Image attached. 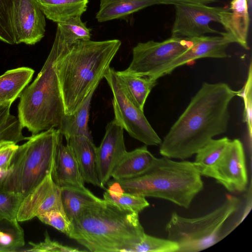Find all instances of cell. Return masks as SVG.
<instances>
[{
    "label": "cell",
    "mask_w": 252,
    "mask_h": 252,
    "mask_svg": "<svg viewBox=\"0 0 252 252\" xmlns=\"http://www.w3.org/2000/svg\"><path fill=\"white\" fill-rule=\"evenodd\" d=\"M104 78L113 94L114 119L131 137L145 145H159L162 140L118 79L116 70L110 67Z\"/></svg>",
    "instance_id": "ba28073f"
},
{
    "label": "cell",
    "mask_w": 252,
    "mask_h": 252,
    "mask_svg": "<svg viewBox=\"0 0 252 252\" xmlns=\"http://www.w3.org/2000/svg\"><path fill=\"white\" fill-rule=\"evenodd\" d=\"M52 210L64 213L61 197V188L48 175L21 201L17 215L18 221L23 222L37 217Z\"/></svg>",
    "instance_id": "7c38bea8"
},
{
    "label": "cell",
    "mask_w": 252,
    "mask_h": 252,
    "mask_svg": "<svg viewBox=\"0 0 252 252\" xmlns=\"http://www.w3.org/2000/svg\"><path fill=\"white\" fill-rule=\"evenodd\" d=\"M23 199L21 195L5 191L0 187V221L17 220V213Z\"/></svg>",
    "instance_id": "4dcf8cb0"
},
{
    "label": "cell",
    "mask_w": 252,
    "mask_h": 252,
    "mask_svg": "<svg viewBox=\"0 0 252 252\" xmlns=\"http://www.w3.org/2000/svg\"><path fill=\"white\" fill-rule=\"evenodd\" d=\"M230 192L246 190L248 177L243 145L238 139L230 140L210 175Z\"/></svg>",
    "instance_id": "8fae6325"
},
{
    "label": "cell",
    "mask_w": 252,
    "mask_h": 252,
    "mask_svg": "<svg viewBox=\"0 0 252 252\" xmlns=\"http://www.w3.org/2000/svg\"><path fill=\"white\" fill-rule=\"evenodd\" d=\"M81 17H73L57 24V31L66 44H71L78 40L88 41L91 39V29L82 22Z\"/></svg>",
    "instance_id": "83f0119b"
},
{
    "label": "cell",
    "mask_w": 252,
    "mask_h": 252,
    "mask_svg": "<svg viewBox=\"0 0 252 252\" xmlns=\"http://www.w3.org/2000/svg\"><path fill=\"white\" fill-rule=\"evenodd\" d=\"M44 239L38 243L29 242L30 247L21 249L19 252H78L83 251L77 248L63 245L59 242L52 240L47 231L44 233Z\"/></svg>",
    "instance_id": "e575fe53"
},
{
    "label": "cell",
    "mask_w": 252,
    "mask_h": 252,
    "mask_svg": "<svg viewBox=\"0 0 252 252\" xmlns=\"http://www.w3.org/2000/svg\"><path fill=\"white\" fill-rule=\"evenodd\" d=\"M18 145L12 142L0 144V167L8 170Z\"/></svg>",
    "instance_id": "d590c367"
},
{
    "label": "cell",
    "mask_w": 252,
    "mask_h": 252,
    "mask_svg": "<svg viewBox=\"0 0 252 252\" xmlns=\"http://www.w3.org/2000/svg\"><path fill=\"white\" fill-rule=\"evenodd\" d=\"M105 128L104 136L96 150L97 174L102 189L105 188L114 169L127 152L121 126L114 119Z\"/></svg>",
    "instance_id": "5bb4252c"
},
{
    "label": "cell",
    "mask_w": 252,
    "mask_h": 252,
    "mask_svg": "<svg viewBox=\"0 0 252 252\" xmlns=\"http://www.w3.org/2000/svg\"><path fill=\"white\" fill-rule=\"evenodd\" d=\"M194 39L171 37L160 42L149 40L138 43L133 48L132 59L126 70L152 78L160 68L190 47Z\"/></svg>",
    "instance_id": "9c48e42d"
},
{
    "label": "cell",
    "mask_w": 252,
    "mask_h": 252,
    "mask_svg": "<svg viewBox=\"0 0 252 252\" xmlns=\"http://www.w3.org/2000/svg\"><path fill=\"white\" fill-rule=\"evenodd\" d=\"M16 0H0V40L15 44L13 12Z\"/></svg>",
    "instance_id": "f1b7e54d"
},
{
    "label": "cell",
    "mask_w": 252,
    "mask_h": 252,
    "mask_svg": "<svg viewBox=\"0 0 252 252\" xmlns=\"http://www.w3.org/2000/svg\"><path fill=\"white\" fill-rule=\"evenodd\" d=\"M0 252H1L0 249Z\"/></svg>",
    "instance_id": "b9f144b4"
},
{
    "label": "cell",
    "mask_w": 252,
    "mask_h": 252,
    "mask_svg": "<svg viewBox=\"0 0 252 252\" xmlns=\"http://www.w3.org/2000/svg\"><path fill=\"white\" fill-rule=\"evenodd\" d=\"M22 129L18 119L10 114L7 120L0 126V144L3 142L17 144L27 140L28 137L23 135Z\"/></svg>",
    "instance_id": "1f68e13d"
},
{
    "label": "cell",
    "mask_w": 252,
    "mask_h": 252,
    "mask_svg": "<svg viewBox=\"0 0 252 252\" xmlns=\"http://www.w3.org/2000/svg\"><path fill=\"white\" fill-rule=\"evenodd\" d=\"M61 188L63 210L71 222L86 207L101 199L95 196L85 187Z\"/></svg>",
    "instance_id": "cb8c5ba5"
},
{
    "label": "cell",
    "mask_w": 252,
    "mask_h": 252,
    "mask_svg": "<svg viewBox=\"0 0 252 252\" xmlns=\"http://www.w3.org/2000/svg\"><path fill=\"white\" fill-rule=\"evenodd\" d=\"M240 204L239 198L228 195L221 205L199 217L185 218L174 212L165 226L167 239L178 245V252H196L210 248L222 238L224 222Z\"/></svg>",
    "instance_id": "52a82bcc"
},
{
    "label": "cell",
    "mask_w": 252,
    "mask_h": 252,
    "mask_svg": "<svg viewBox=\"0 0 252 252\" xmlns=\"http://www.w3.org/2000/svg\"><path fill=\"white\" fill-rule=\"evenodd\" d=\"M15 44L34 45L43 37L45 15L36 0H16L13 12Z\"/></svg>",
    "instance_id": "4fadbf2b"
},
{
    "label": "cell",
    "mask_w": 252,
    "mask_h": 252,
    "mask_svg": "<svg viewBox=\"0 0 252 252\" xmlns=\"http://www.w3.org/2000/svg\"><path fill=\"white\" fill-rule=\"evenodd\" d=\"M252 67L250 63L248 75L246 82L243 88L239 90L237 96L243 98L244 102V109L243 112V121L246 123L248 135L250 139L252 137Z\"/></svg>",
    "instance_id": "d6a6232c"
},
{
    "label": "cell",
    "mask_w": 252,
    "mask_h": 252,
    "mask_svg": "<svg viewBox=\"0 0 252 252\" xmlns=\"http://www.w3.org/2000/svg\"><path fill=\"white\" fill-rule=\"evenodd\" d=\"M230 140L226 137L212 139L198 151L193 163L201 176L210 177Z\"/></svg>",
    "instance_id": "484cf974"
},
{
    "label": "cell",
    "mask_w": 252,
    "mask_h": 252,
    "mask_svg": "<svg viewBox=\"0 0 252 252\" xmlns=\"http://www.w3.org/2000/svg\"><path fill=\"white\" fill-rule=\"evenodd\" d=\"M62 138L58 128L28 137L25 143L18 146L0 187L24 198L52 173L57 148Z\"/></svg>",
    "instance_id": "8992f818"
},
{
    "label": "cell",
    "mask_w": 252,
    "mask_h": 252,
    "mask_svg": "<svg viewBox=\"0 0 252 252\" xmlns=\"http://www.w3.org/2000/svg\"><path fill=\"white\" fill-rule=\"evenodd\" d=\"M230 10L223 8L220 13L219 23L225 31L220 35L225 36L232 43L249 49L247 38L250 19L247 0H232Z\"/></svg>",
    "instance_id": "2e32d148"
},
{
    "label": "cell",
    "mask_w": 252,
    "mask_h": 252,
    "mask_svg": "<svg viewBox=\"0 0 252 252\" xmlns=\"http://www.w3.org/2000/svg\"><path fill=\"white\" fill-rule=\"evenodd\" d=\"M248 7V10L249 12H251V7H252V0H247Z\"/></svg>",
    "instance_id": "ab89813d"
},
{
    "label": "cell",
    "mask_w": 252,
    "mask_h": 252,
    "mask_svg": "<svg viewBox=\"0 0 252 252\" xmlns=\"http://www.w3.org/2000/svg\"><path fill=\"white\" fill-rule=\"evenodd\" d=\"M68 237L92 252H129L145 233L139 214L101 199L71 222Z\"/></svg>",
    "instance_id": "3957f363"
},
{
    "label": "cell",
    "mask_w": 252,
    "mask_h": 252,
    "mask_svg": "<svg viewBox=\"0 0 252 252\" xmlns=\"http://www.w3.org/2000/svg\"><path fill=\"white\" fill-rule=\"evenodd\" d=\"M118 79L124 84L135 104L142 110L146 99L158 80L135 75L126 70L116 71Z\"/></svg>",
    "instance_id": "d4e9b609"
},
{
    "label": "cell",
    "mask_w": 252,
    "mask_h": 252,
    "mask_svg": "<svg viewBox=\"0 0 252 252\" xmlns=\"http://www.w3.org/2000/svg\"><path fill=\"white\" fill-rule=\"evenodd\" d=\"M34 70L21 67L6 71L0 76V102L12 104L31 82Z\"/></svg>",
    "instance_id": "ffe728a7"
},
{
    "label": "cell",
    "mask_w": 252,
    "mask_h": 252,
    "mask_svg": "<svg viewBox=\"0 0 252 252\" xmlns=\"http://www.w3.org/2000/svg\"><path fill=\"white\" fill-rule=\"evenodd\" d=\"M11 103H4L0 105V126L3 124L10 115Z\"/></svg>",
    "instance_id": "74e56055"
},
{
    "label": "cell",
    "mask_w": 252,
    "mask_h": 252,
    "mask_svg": "<svg viewBox=\"0 0 252 252\" xmlns=\"http://www.w3.org/2000/svg\"><path fill=\"white\" fill-rule=\"evenodd\" d=\"M156 159L146 145L127 151L114 169L111 177L120 180L138 176L147 171Z\"/></svg>",
    "instance_id": "d6986e66"
},
{
    "label": "cell",
    "mask_w": 252,
    "mask_h": 252,
    "mask_svg": "<svg viewBox=\"0 0 252 252\" xmlns=\"http://www.w3.org/2000/svg\"><path fill=\"white\" fill-rule=\"evenodd\" d=\"M4 104V103H2V102H0V105H2V104Z\"/></svg>",
    "instance_id": "60d3db41"
},
{
    "label": "cell",
    "mask_w": 252,
    "mask_h": 252,
    "mask_svg": "<svg viewBox=\"0 0 252 252\" xmlns=\"http://www.w3.org/2000/svg\"><path fill=\"white\" fill-rule=\"evenodd\" d=\"M8 170L0 167V184L3 179L6 175Z\"/></svg>",
    "instance_id": "f35d334b"
},
{
    "label": "cell",
    "mask_w": 252,
    "mask_h": 252,
    "mask_svg": "<svg viewBox=\"0 0 252 252\" xmlns=\"http://www.w3.org/2000/svg\"><path fill=\"white\" fill-rule=\"evenodd\" d=\"M58 49L54 41L40 71L20 96L18 119L32 135L58 128L65 115L54 63Z\"/></svg>",
    "instance_id": "5b68a950"
},
{
    "label": "cell",
    "mask_w": 252,
    "mask_h": 252,
    "mask_svg": "<svg viewBox=\"0 0 252 252\" xmlns=\"http://www.w3.org/2000/svg\"><path fill=\"white\" fill-rule=\"evenodd\" d=\"M178 245L168 239H164L145 234L142 240L129 252H178Z\"/></svg>",
    "instance_id": "f546056e"
},
{
    "label": "cell",
    "mask_w": 252,
    "mask_h": 252,
    "mask_svg": "<svg viewBox=\"0 0 252 252\" xmlns=\"http://www.w3.org/2000/svg\"><path fill=\"white\" fill-rule=\"evenodd\" d=\"M66 142L74 154L85 183L102 188L97 174L96 147L93 139L85 136H75Z\"/></svg>",
    "instance_id": "e0dca14e"
},
{
    "label": "cell",
    "mask_w": 252,
    "mask_h": 252,
    "mask_svg": "<svg viewBox=\"0 0 252 252\" xmlns=\"http://www.w3.org/2000/svg\"><path fill=\"white\" fill-rule=\"evenodd\" d=\"M155 4H159L158 0H100L95 18L99 22H106Z\"/></svg>",
    "instance_id": "7402d4cb"
},
{
    "label": "cell",
    "mask_w": 252,
    "mask_h": 252,
    "mask_svg": "<svg viewBox=\"0 0 252 252\" xmlns=\"http://www.w3.org/2000/svg\"><path fill=\"white\" fill-rule=\"evenodd\" d=\"M92 90L81 105L71 114H65L58 128L61 134L68 139L75 136H85L92 139L88 126L89 111L94 93Z\"/></svg>",
    "instance_id": "603a6c76"
},
{
    "label": "cell",
    "mask_w": 252,
    "mask_h": 252,
    "mask_svg": "<svg viewBox=\"0 0 252 252\" xmlns=\"http://www.w3.org/2000/svg\"><path fill=\"white\" fill-rule=\"evenodd\" d=\"M231 42L223 35L195 37L193 44L186 51L160 68L152 78L158 80L170 74L176 68L191 61L203 58H225L228 57L227 48Z\"/></svg>",
    "instance_id": "9a60e30c"
},
{
    "label": "cell",
    "mask_w": 252,
    "mask_h": 252,
    "mask_svg": "<svg viewBox=\"0 0 252 252\" xmlns=\"http://www.w3.org/2000/svg\"><path fill=\"white\" fill-rule=\"evenodd\" d=\"M238 93L225 83H203L161 141L160 154L184 160L196 154L214 137L225 133L229 105Z\"/></svg>",
    "instance_id": "6da1fadb"
},
{
    "label": "cell",
    "mask_w": 252,
    "mask_h": 252,
    "mask_svg": "<svg viewBox=\"0 0 252 252\" xmlns=\"http://www.w3.org/2000/svg\"><path fill=\"white\" fill-rule=\"evenodd\" d=\"M45 16L57 24L81 16L89 0H36Z\"/></svg>",
    "instance_id": "44dd1931"
},
{
    "label": "cell",
    "mask_w": 252,
    "mask_h": 252,
    "mask_svg": "<svg viewBox=\"0 0 252 252\" xmlns=\"http://www.w3.org/2000/svg\"><path fill=\"white\" fill-rule=\"evenodd\" d=\"M218 0H158L159 4H173L179 3H190L207 4Z\"/></svg>",
    "instance_id": "8d00e7d4"
},
{
    "label": "cell",
    "mask_w": 252,
    "mask_h": 252,
    "mask_svg": "<svg viewBox=\"0 0 252 252\" xmlns=\"http://www.w3.org/2000/svg\"><path fill=\"white\" fill-rule=\"evenodd\" d=\"M52 176L60 188L85 187L74 154L67 144H63L62 140L57 148Z\"/></svg>",
    "instance_id": "ac0fdd59"
},
{
    "label": "cell",
    "mask_w": 252,
    "mask_h": 252,
    "mask_svg": "<svg viewBox=\"0 0 252 252\" xmlns=\"http://www.w3.org/2000/svg\"><path fill=\"white\" fill-rule=\"evenodd\" d=\"M113 180L126 192L163 199L187 209L203 188L201 175L193 162L164 157L156 158L153 166L138 176Z\"/></svg>",
    "instance_id": "277c9868"
},
{
    "label": "cell",
    "mask_w": 252,
    "mask_h": 252,
    "mask_svg": "<svg viewBox=\"0 0 252 252\" xmlns=\"http://www.w3.org/2000/svg\"><path fill=\"white\" fill-rule=\"evenodd\" d=\"M175 17L171 37L194 38L207 33H218L211 28L212 22H220V13L224 8L206 4L179 3L175 4Z\"/></svg>",
    "instance_id": "30bf717a"
},
{
    "label": "cell",
    "mask_w": 252,
    "mask_h": 252,
    "mask_svg": "<svg viewBox=\"0 0 252 252\" xmlns=\"http://www.w3.org/2000/svg\"><path fill=\"white\" fill-rule=\"evenodd\" d=\"M58 53L54 63L65 114H71L104 78L121 42L78 40L67 44L57 31Z\"/></svg>",
    "instance_id": "7a4b0ae2"
},
{
    "label": "cell",
    "mask_w": 252,
    "mask_h": 252,
    "mask_svg": "<svg viewBox=\"0 0 252 252\" xmlns=\"http://www.w3.org/2000/svg\"><path fill=\"white\" fill-rule=\"evenodd\" d=\"M43 223L50 225L68 236L71 231V222L65 213L52 210L37 217Z\"/></svg>",
    "instance_id": "836d02e7"
},
{
    "label": "cell",
    "mask_w": 252,
    "mask_h": 252,
    "mask_svg": "<svg viewBox=\"0 0 252 252\" xmlns=\"http://www.w3.org/2000/svg\"><path fill=\"white\" fill-rule=\"evenodd\" d=\"M108 184L109 188L103 194L104 199L138 214L149 206L150 204L145 197L123 190L117 183L113 180Z\"/></svg>",
    "instance_id": "4316f807"
}]
</instances>
